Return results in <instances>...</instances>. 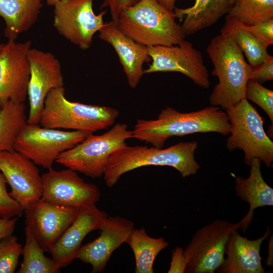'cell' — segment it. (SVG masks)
Returning a JSON list of instances; mask_svg holds the SVG:
<instances>
[{
  "mask_svg": "<svg viewBox=\"0 0 273 273\" xmlns=\"http://www.w3.org/2000/svg\"><path fill=\"white\" fill-rule=\"evenodd\" d=\"M230 130L226 112L219 107L211 106L186 113L167 107L161 110L157 119H138L131 131L132 138L162 148L172 136L210 132L226 135Z\"/></svg>",
  "mask_w": 273,
  "mask_h": 273,
  "instance_id": "6da1fadb",
  "label": "cell"
},
{
  "mask_svg": "<svg viewBox=\"0 0 273 273\" xmlns=\"http://www.w3.org/2000/svg\"><path fill=\"white\" fill-rule=\"evenodd\" d=\"M196 141L180 142L167 148L126 145L110 156L103 174L106 186L113 187L124 173L146 166H168L183 177L195 174L200 168L195 158Z\"/></svg>",
  "mask_w": 273,
  "mask_h": 273,
  "instance_id": "7a4b0ae2",
  "label": "cell"
},
{
  "mask_svg": "<svg viewBox=\"0 0 273 273\" xmlns=\"http://www.w3.org/2000/svg\"><path fill=\"white\" fill-rule=\"evenodd\" d=\"M206 52L213 66L212 74L218 79L209 98L211 105L225 110L246 99L252 66L235 41L220 33L211 39Z\"/></svg>",
  "mask_w": 273,
  "mask_h": 273,
  "instance_id": "3957f363",
  "label": "cell"
},
{
  "mask_svg": "<svg viewBox=\"0 0 273 273\" xmlns=\"http://www.w3.org/2000/svg\"><path fill=\"white\" fill-rule=\"evenodd\" d=\"M173 11L158 0H136L120 13L117 25L124 34L146 47L170 46L186 37Z\"/></svg>",
  "mask_w": 273,
  "mask_h": 273,
  "instance_id": "277c9868",
  "label": "cell"
},
{
  "mask_svg": "<svg viewBox=\"0 0 273 273\" xmlns=\"http://www.w3.org/2000/svg\"><path fill=\"white\" fill-rule=\"evenodd\" d=\"M119 114L113 108L70 101L63 86L51 90L47 95L38 124L50 128L93 133L113 126Z\"/></svg>",
  "mask_w": 273,
  "mask_h": 273,
  "instance_id": "5b68a950",
  "label": "cell"
},
{
  "mask_svg": "<svg viewBox=\"0 0 273 273\" xmlns=\"http://www.w3.org/2000/svg\"><path fill=\"white\" fill-rule=\"evenodd\" d=\"M126 123H117L101 135H89L73 148L61 153L56 162L93 178L102 176L111 155L132 138Z\"/></svg>",
  "mask_w": 273,
  "mask_h": 273,
  "instance_id": "8992f818",
  "label": "cell"
},
{
  "mask_svg": "<svg viewBox=\"0 0 273 273\" xmlns=\"http://www.w3.org/2000/svg\"><path fill=\"white\" fill-rule=\"evenodd\" d=\"M231 125V135L226 147L229 151L238 148L244 151L245 163L250 166L257 158L268 167L273 162V142L263 127V118L246 99L225 109Z\"/></svg>",
  "mask_w": 273,
  "mask_h": 273,
  "instance_id": "52a82bcc",
  "label": "cell"
},
{
  "mask_svg": "<svg viewBox=\"0 0 273 273\" xmlns=\"http://www.w3.org/2000/svg\"><path fill=\"white\" fill-rule=\"evenodd\" d=\"M93 133L65 131L26 123L17 136L14 149L46 169L52 167L62 152L82 142Z\"/></svg>",
  "mask_w": 273,
  "mask_h": 273,
  "instance_id": "ba28073f",
  "label": "cell"
},
{
  "mask_svg": "<svg viewBox=\"0 0 273 273\" xmlns=\"http://www.w3.org/2000/svg\"><path fill=\"white\" fill-rule=\"evenodd\" d=\"M241 228V221L232 223L216 219L199 229L184 250L185 272H214L224 261L225 246L230 235Z\"/></svg>",
  "mask_w": 273,
  "mask_h": 273,
  "instance_id": "9c48e42d",
  "label": "cell"
},
{
  "mask_svg": "<svg viewBox=\"0 0 273 273\" xmlns=\"http://www.w3.org/2000/svg\"><path fill=\"white\" fill-rule=\"evenodd\" d=\"M93 0H59L54 6L53 26L65 39L82 50L88 49L94 34L104 25L107 10L96 15Z\"/></svg>",
  "mask_w": 273,
  "mask_h": 273,
  "instance_id": "30bf717a",
  "label": "cell"
},
{
  "mask_svg": "<svg viewBox=\"0 0 273 273\" xmlns=\"http://www.w3.org/2000/svg\"><path fill=\"white\" fill-rule=\"evenodd\" d=\"M148 49L152 62L144 74L177 72L201 87H209L208 71L203 55L190 41L184 39L176 45L149 46Z\"/></svg>",
  "mask_w": 273,
  "mask_h": 273,
  "instance_id": "8fae6325",
  "label": "cell"
},
{
  "mask_svg": "<svg viewBox=\"0 0 273 273\" xmlns=\"http://www.w3.org/2000/svg\"><path fill=\"white\" fill-rule=\"evenodd\" d=\"M41 178V199L48 202L80 210L96 204L100 198L96 185L85 182L70 168L56 170L52 167Z\"/></svg>",
  "mask_w": 273,
  "mask_h": 273,
  "instance_id": "7c38bea8",
  "label": "cell"
},
{
  "mask_svg": "<svg viewBox=\"0 0 273 273\" xmlns=\"http://www.w3.org/2000/svg\"><path fill=\"white\" fill-rule=\"evenodd\" d=\"M30 77L27 88L29 112L27 123L37 124L46 98L52 89L64 86L59 60L51 52L31 48L28 51Z\"/></svg>",
  "mask_w": 273,
  "mask_h": 273,
  "instance_id": "4fadbf2b",
  "label": "cell"
},
{
  "mask_svg": "<svg viewBox=\"0 0 273 273\" xmlns=\"http://www.w3.org/2000/svg\"><path fill=\"white\" fill-rule=\"evenodd\" d=\"M31 41L8 40L0 51V106L8 101L24 103L30 77L28 58Z\"/></svg>",
  "mask_w": 273,
  "mask_h": 273,
  "instance_id": "5bb4252c",
  "label": "cell"
},
{
  "mask_svg": "<svg viewBox=\"0 0 273 273\" xmlns=\"http://www.w3.org/2000/svg\"><path fill=\"white\" fill-rule=\"evenodd\" d=\"M79 210L39 199L24 209L25 223L44 252L50 248L76 218Z\"/></svg>",
  "mask_w": 273,
  "mask_h": 273,
  "instance_id": "9a60e30c",
  "label": "cell"
},
{
  "mask_svg": "<svg viewBox=\"0 0 273 273\" xmlns=\"http://www.w3.org/2000/svg\"><path fill=\"white\" fill-rule=\"evenodd\" d=\"M0 171L11 188L9 195L24 210L41 198V175L29 158L14 149L0 152Z\"/></svg>",
  "mask_w": 273,
  "mask_h": 273,
  "instance_id": "2e32d148",
  "label": "cell"
},
{
  "mask_svg": "<svg viewBox=\"0 0 273 273\" xmlns=\"http://www.w3.org/2000/svg\"><path fill=\"white\" fill-rule=\"evenodd\" d=\"M134 228L132 221L120 216H108L93 241L81 246L76 259L92 266V273L105 268L113 252L126 241Z\"/></svg>",
  "mask_w": 273,
  "mask_h": 273,
  "instance_id": "e0dca14e",
  "label": "cell"
},
{
  "mask_svg": "<svg viewBox=\"0 0 273 273\" xmlns=\"http://www.w3.org/2000/svg\"><path fill=\"white\" fill-rule=\"evenodd\" d=\"M108 217L96 204L79 210L74 221L49 250L56 264L60 268L65 267L76 259L84 238L90 232L100 230Z\"/></svg>",
  "mask_w": 273,
  "mask_h": 273,
  "instance_id": "ac0fdd59",
  "label": "cell"
},
{
  "mask_svg": "<svg viewBox=\"0 0 273 273\" xmlns=\"http://www.w3.org/2000/svg\"><path fill=\"white\" fill-rule=\"evenodd\" d=\"M99 32V38L114 49L128 85L132 88H135L144 74L143 64L151 62L148 47L136 42L124 34L113 21L105 23Z\"/></svg>",
  "mask_w": 273,
  "mask_h": 273,
  "instance_id": "d6986e66",
  "label": "cell"
},
{
  "mask_svg": "<svg viewBox=\"0 0 273 273\" xmlns=\"http://www.w3.org/2000/svg\"><path fill=\"white\" fill-rule=\"evenodd\" d=\"M270 233L268 228L260 238L251 240L240 235L238 231L230 235L225 246L227 257L217 270L222 273H264L260 248Z\"/></svg>",
  "mask_w": 273,
  "mask_h": 273,
  "instance_id": "ffe728a7",
  "label": "cell"
},
{
  "mask_svg": "<svg viewBox=\"0 0 273 273\" xmlns=\"http://www.w3.org/2000/svg\"><path fill=\"white\" fill-rule=\"evenodd\" d=\"M261 160L257 158L252 159L250 174L248 178L236 176V195L248 202L249 209L240 221L242 232L245 233L253 219L254 210L260 207L273 205V189L264 180L260 170Z\"/></svg>",
  "mask_w": 273,
  "mask_h": 273,
  "instance_id": "44dd1931",
  "label": "cell"
},
{
  "mask_svg": "<svg viewBox=\"0 0 273 273\" xmlns=\"http://www.w3.org/2000/svg\"><path fill=\"white\" fill-rule=\"evenodd\" d=\"M234 0H195L194 4L187 8L175 7V18L182 24L186 35H191L208 28L225 14H228Z\"/></svg>",
  "mask_w": 273,
  "mask_h": 273,
  "instance_id": "7402d4cb",
  "label": "cell"
},
{
  "mask_svg": "<svg viewBox=\"0 0 273 273\" xmlns=\"http://www.w3.org/2000/svg\"><path fill=\"white\" fill-rule=\"evenodd\" d=\"M44 0H0V17L5 24L4 35L16 40L36 22Z\"/></svg>",
  "mask_w": 273,
  "mask_h": 273,
  "instance_id": "603a6c76",
  "label": "cell"
},
{
  "mask_svg": "<svg viewBox=\"0 0 273 273\" xmlns=\"http://www.w3.org/2000/svg\"><path fill=\"white\" fill-rule=\"evenodd\" d=\"M126 243L134 254L135 273H154L153 264L156 257L169 245L163 237L155 238L149 236L144 228H134Z\"/></svg>",
  "mask_w": 273,
  "mask_h": 273,
  "instance_id": "cb8c5ba5",
  "label": "cell"
},
{
  "mask_svg": "<svg viewBox=\"0 0 273 273\" xmlns=\"http://www.w3.org/2000/svg\"><path fill=\"white\" fill-rule=\"evenodd\" d=\"M220 33L231 37L244 53L252 66L263 62L269 55L263 45L244 26L242 22L226 15Z\"/></svg>",
  "mask_w": 273,
  "mask_h": 273,
  "instance_id": "d4e9b609",
  "label": "cell"
},
{
  "mask_svg": "<svg viewBox=\"0 0 273 273\" xmlns=\"http://www.w3.org/2000/svg\"><path fill=\"white\" fill-rule=\"evenodd\" d=\"M27 123L24 103L8 101L0 110V152L14 149L16 140Z\"/></svg>",
  "mask_w": 273,
  "mask_h": 273,
  "instance_id": "484cf974",
  "label": "cell"
},
{
  "mask_svg": "<svg viewBox=\"0 0 273 273\" xmlns=\"http://www.w3.org/2000/svg\"><path fill=\"white\" fill-rule=\"evenodd\" d=\"M25 243L23 247V261L18 273H58L61 268L53 259L46 256L44 250L25 227Z\"/></svg>",
  "mask_w": 273,
  "mask_h": 273,
  "instance_id": "4316f807",
  "label": "cell"
},
{
  "mask_svg": "<svg viewBox=\"0 0 273 273\" xmlns=\"http://www.w3.org/2000/svg\"><path fill=\"white\" fill-rule=\"evenodd\" d=\"M247 25L273 19V0H234L227 14Z\"/></svg>",
  "mask_w": 273,
  "mask_h": 273,
  "instance_id": "83f0119b",
  "label": "cell"
},
{
  "mask_svg": "<svg viewBox=\"0 0 273 273\" xmlns=\"http://www.w3.org/2000/svg\"><path fill=\"white\" fill-rule=\"evenodd\" d=\"M23 247L11 235L0 240V273H14L22 255Z\"/></svg>",
  "mask_w": 273,
  "mask_h": 273,
  "instance_id": "f1b7e54d",
  "label": "cell"
},
{
  "mask_svg": "<svg viewBox=\"0 0 273 273\" xmlns=\"http://www.w3.org/2000/svg\"><path fill=\"white\" fill-rule=\"evenodd\" d=\"M245 98L259 106L273 124V91L263 86L256 80L250 79L245 88Z\"/></svg>",
  "mask_w": 273,
  "mask_h": 273,
  "instance_id": "f546056e",
  "label": "cell"
},
{
  "mask_svg": "<svg viewBox=\"0 0 273 273\" xmlns=\"http://www.w3.org/2000/svg\"><path fill=\"white\" fill-rule=\"evenodd\" d=\"M7 180L0 171V217L12 218L21 216L24 212L22 207L9 195Z\"/></svg>",
  "mask_w": 273,
  "mask_h": 273,
  "instance_id": "4dcf8cb0",
  "label": "cell"
},
{
  "mask_svg": "<svg viewBox=\"0 0 273 273\" xmlns=\"http://www.w3.org/2000/svg\"><path fill=\"white\" fill-rule=\"evenodd\" d=\"M243 24L265 47L273 44V19L254 25Z\"/></svg>",
  "mask_w": 273,
  "mask_h": 273,
  "instance_id": "1f68e13d",
  "label": "cell"
},
{
  "mask_svg": "<svg viewBox=\"0 0 273 273\" xmlns=\"http://www.w3.org/2000/svg\"><path fill=\"white\" fill-rule=\"evenodd\" d=\"M249 78L256 80L261 82L272 80V56L269 55L263 62L256 66H252Z\"/></svg>",
  "mask_w": 273,
  "mask_h": 273,
  "instance_id": "d6a6232c",
  "label": "cell"
},
{
  "mask_svg": "<svg viewBox=\"0 0 273 273\" xmlns=\"http://www.w3.org/2000/svg\"><path fill=\"white\" fill-rule=\"evenodd\" d=\"M136 0H104L100 6V9L106 8L109 9L112 21L116 24L120 13L122 10L134 4Z\"/></svg>",
  "mask_w": 273,
  "mask_h": 273,
  "instance_id": "836d02e7",
  "label": "cell"
},
{
  "mask_svg": "<svg viewBox=\"0 0 273 273\" xmlns=\"http://www.w3.org/2000/svg\"><path fill=\"white\" fill-rule=\"evenodd\" d=\"M186 267V261L184 253V249L176 247L172 252L170 268L167 272H185Z\"/></svg>",
  "mask_w": 273,
  "mask_h": 273,
  "instance_id": "e575fe53",
  "label": "cell"
},
{
  "mask_svg": "<svg viewBox=\"0 0 273 273\" xmlns=\"http://www.w3.org/2000/svg\"><path fill=\"white\" fill-rule=\"evenodd\" d=\"M18 219V216L12 218L0 217V240L13 234Z\"/></svg>",
  "mask_w": 273,
  "mask_h": 273,
  "instance_id": "d590c367",
  "label": "cell"
},
{
  "mask_svg": "<svg viewBox=\"0 0 273 273\" xmlns=\"http://www.w3.org/2000/svg\"><path fill=\"white\" fill-rule=\"evenodd\" d=\"M178 0H158V2L170 11H173L175 3Z\"/></svg>",
  "mask_w": 273,
  "mask_h": 273,
  "instance_id": "8d00e7d4",
  "label": "cell"
},
{
  "mask_svg": "<svg viewBox=\"0 0 273 273\" xmlns=\"http://www.w3.org/2000/svg\"><path fill=\"white\" fill-rule=\"evenodd\" d=\"M272 238L271 236V238H270V239L269 240V247H268V253L267 258L266 259V264L272 266V255H271V252L272 251Z\"/></svg>",
  "mask_w": 273,
  "mask_h": 273,
  "instance_id": "74e56055",
  "label": "cell"
},
{
  "mask_svg": "<svg viewBox=\"0 0 273 273\" xmlns=\"http://www.w3.org/2000/svg\"><path fill=\"white\" fill-rule=\"evenodd\" d=\"M59 1V0H46L47 3L49 6L53 7Z\"/></svg>",
  "mask_w": 273,
  "mask_h": 273,
  "instance_id": "f35d334b",
  "label": "cell"
},
{
  "mask_svg": "<svg viewBox=\"0 0 273 273\" xmlns=\"http://www.w3.org/2000/svg\"><path fill=\"white\" fill-rule=\"evenodd\" d=\"M4 44H0V49H1L3 46Z\"/></svg>",
  "mask_w": 273,
  "mask_h": 273,
  "instance_id": "ab89813d",
  "label": "cell"
},
{
  "mask_svg": "<svg viewBox=\"0 0 273 273\" xmlns=\"http://www.w3.org/2000/svg\"><path fill=\"white\" fill-rule=\"evenodd\" d=\"M3 45H4V44H3ZM2 48H3V47H2ZM2 49H0V51H1Z\"/></svg>",
  "mask_w": 273,
  "mask_h": 273,
  "instance_id": "60d3db41",
  "label": "cell"
},
{
  "mask_svg": "<svg viewBox=\"0 0 273 273\" xmlns=\"http://www.w3.org/2000/svg\"><path fill=\"white\" fill-rule=\"evenodd\" d=\"M1 108H2V107L0 106V110H1Z\"/></svg>",
  "mask_w": 273,
  "mask_h": 273,
  "instance_id": "b9f144b4",
  "label": "cell"
}]
</instances>
